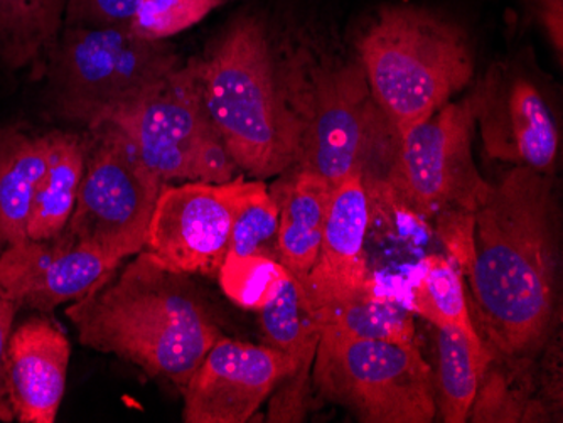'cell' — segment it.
Segmentation results:
<instances>
[{
  "mask_svg": "<svg viewBox=\"0 0 563 423\" xmlns=\"http://www.w3.org/2000/svg\"><path fill=\"white\" fill-rule=\"evenodd\" d=\"M530 405L525 388L489 363L471 405L470 419L473 422H530Z\"/></svg>",
  "mask_w": 563,
  "mask_h": 423,
  "instance_id": "cell-28",
  "label": "cell"
},
{
  "mask_svg": "<svg viewBox=\"0 0 563 423\" xmlns=\"http://www.w3.org/2000/svg\"><path fill=\"white\" fill-rule=\"evenodd\" d=\"M268 191L278 204V261L302 282L321 248L332 186L318 174L292 169Z\"/></svg>",
  "mask_w": 563,
  "mask_h": 423,
  "instance_id": "cell-18",
  "label": "cell"
},
{
  "mask_svg": "<svg viewBox=\"0 0 563 423\" xmlns=\"http://www.w3.org/2000/svg\"><path fill=\"white\" fill-rule=\"evenodd\" d=\"M258 318L265 344L296 363V371L272 393L268 422H302L311 403L312 365L321 336L302 283L290 276Z\"/></svg>",
  "mask_w": 563,
  "mask_h": 423,
  "instance_id": "cell-17",
  "label": "cell"
},
{
  "mask_svg": "<svg viewBox=\"0 0 563 423\" xmlns=\"http://www.w3.org/2000/svg\"><path fill=\"white\" fill-rule=\"evenodd\" d=\"M85 160L87 151L80 138L51 134L49 157L31 210L27 238H56L65 232L80 192Z\"/></svg>",
  "mask_w": 563,
  "mask_h": 423,
  "instance_id": "cell-20",
  "label": "cell"
},
{
  "mask_svg": "<svg viewBox=\"0 0 563 423\" xmlns=\"http://www.w3.org/2000/svg\"><path fill=\"white\" fill-rule=\"evenodd\" d=\"M261 182L235 178L223 185H164L148 223L144 251L164 267L186 276L218 274L228 254L233 223Z\"/></svg>",
  "mask_w": 563,
  "mask_h": 423,
  "instance_id": "cell-11",
  "label": "cell"
},
{
  "mask_svg": "<svg viewBox=\"0 0 563 423\" xmlns=\"http://www.w3.org/2000/svg\"><path fill=\"white\" fill-rule=\"evenodd\" d=\"M435 232L444 243L448 258L467 276L474 260V229L476 218L473 211L449 210L433 218Z\"/></svg>",
  "mask_w": 563,
  "mask_h": 423,
  "instance_id": "cell-29",
  "label": "cell"
},
{
  "mask_svg": "<svg viewBox=\"0 0 563 423\" xmlns=\"http://www.w3.org/2000/svg\"><path fill=\"white\" fill-rule=\"evenodd\" d=\"M357 49L373 102L395 137L441 110L473 78L463 31L422 9L383 11Z\"/></svg>",
  "mask_w": 563,
  "mask_h": 423,
  "instance_id": "cell-4",
  "label": "cell"
},
{
  "mask_svg": "<svg viewBox=\"0 0 563 423\" xmlns=\"http://www.w3.org/2000/svg\"><path fill=\"white\" fill-rule=\"evenodd\" d=\"M66 0H0V62L22 69L47 62L63 27Z\"/></svg>",
  "mask_w": 563,
  "mask_h": 423,
  "instance_id": "cell-23",
  "label": "cell"
},
{
  "mask_svg": "<svg viewBox=\"0 0 563 423\" xmlns=\"http://www.w3.org/2000/svg\"><path fill=\"white\" fill-rule=\"evenodd\" d=\"M314 314L319 331L419 347L410 311L379 292L375 282L343 301L316 309Z\"/></svg>",
  "mask_w": 563,
  "mask_h": 423,
  "instance_id": "cell-22",
  "label": "cell"
},
{
  "mask_svg": "<svg viewBox=\"0 0 563 423\" xmlns=\"http://www.w3.org/2000/svg\"><path fill=\"white\" fill-rule=\"evenodd\" d=\"M18 309L19 305L12 301L11 297L0 289V422L5 423L14 420V412H12L8 391H5V353H8Z\"/></svg>",
  "mask_w": 563,
  "mask_h": 423,
  "instance_id": "cell-31",
  "label": "cell"
},
{
  "mask_svg": "<svg viewBox=\"0 0 563 423\" xmlns=\"http://www.w3.org/2000/svg\"><path fill=\"white\" fill-rule=\"evenodd\" d=\"M294 371L296 363L268 344L220 337L181 391L183 420L249 422Z\"/></svg>",
  "mask_w": 563,
  "mask_h": 423,
  "instance_id": "cell-13",
  "label": "cell"
},
{
  "mask_svg": "<svg viewBox=\"0 0 563 423\" xmlns=\"http://www.w3.org/2000/svg\"><path fill=\"white\" fill-rule=\"evenodd\" d=\"M284 94L297 123L292 169L334 186L365 174L373 142V97L362 66L321 65L307 52L277 62Z\"/></svg>",
  "mask_w": 563,
  "mask_h": 423,
  "instance_id": "cell-7",
  "label": "cell"
},
{
  "mask_svg": "<svg viewBox=\"0 0 563 423\" xmlns=\"http://www.w3.org/2000/svg\"><path fill=\"white\" fill-rule=\"evenodd\" d=\"M369 207L365 174H351L332 188L318 258L300 282L314 311L372 286L365 254Z\"/></svg>",
  "mask_w": 563,
  "mask_h": 423,
  "instance_id": "cell-15",
  "label": "cell"
},
{
  "mask_svg": "<svg viewBox=\"0 0 563 423\" xmlns=\"http://www.w3.org/2000/svg\"><path fill=\"white\" fill-rule=\"evenodd\" d=\"M476 90L449 102L397 137L385 191L405 211L433 220L449 210L476 211L493 185L473 157Z\"/></svg>",
  "mask_w": 563,
  "mask_h": 423,
  "instance_id": "cell-9",
  "label": "cell"
},
{
  "mask_svg": "<svg viewBox=\"0 0 563 423\" xmlns=\"http://www.w3.org/2000/svg\"><path fill=\"white\" fill-rule=\"evenodd\" d=\"M224 0H141L129 30L148 41H166L191 30Z\"/></svg>",
  "mask_w": 563,
  "mask_h": 423,
  "instance_id": "cell-26",
  "label": "cell"
},
{
  "mask_svg": "<svg viewBox=\"0 0 563 423\" xmlns=\"http://www.w3.org/2000/svg\"><path fill=\"white\" fill-rule=\"evenodd\" d=\"M286 267L272 254L227 257L218 270L221 289L240 308L258 312L289 279Z\"/></svg>",
  "mask_w": 563,
  "mask_h": 423,
  "instance_id": "cell-25",
  "label": "cell"
},
{
  "mask_svg": "<svg viewBox=\"0 0 563 423\" xmlns=\"http://www.w3.org/2000/svg\"><path fill=\"white\" fill-rule=\"evenodd\" d=\"M312 383L365 423L435 419L432 369L419 347L319 331Z\"/></svg>",
  "mask_w": 563,
  "mask_h": 423,
  "instance_id": "cell-8",
  "label": "cell"
},
{
  "mask_svg": "<svg viewBox=\"0 0 563 423\" xmlns=\"http://www.w3.org/2000/svg\"><path fill=\"white\" fill-rule=\"evenodd\" d=\"M410 308L435 327L477 330L467 308L463 274L441 255H429L420 264L410 292Z\"/></svg>",
  "mask_w": 563,
  "mask_h": 423,
  "instance_id": "cell-24",
  "label": "cell"
},
{
  "mask_svg": "<svg viewBox=\"0 0 563 423\" xmlns=\"http://www.w3.org/2000/svg\"><path fill=\"white\" fill-rule=\"evenodd\" d=\"M277 230L278 204L268 191L267 185L262 181L246 199L233 223L227 257L268 254L265 248L268 243L277 240Z\"/></svg>",
  "mask_w": 563,
  "mask_h": 423,
  "instance_id": "cell-27",
  "label": "cell"
},
{
  "mask_svg": "<svg viewBox=\"0 0 563 423\" xmlns=\"http://www.w3.org/2000/svg\"><path fill=\"white\" fill-rule=\"evenodd\" d=\"M68 337L55 322L30 319L12 331L5 353V391L14 420L55 423L68 380Z\"/></svg>",
  "mask_w": 563,
  "mask_h": 423,
  "instance_id": "cell-16",
  "label": "cell"
},
{
  "mask_svg": "<svg viewBox=\"0 0 563 423\" xmlns=\"http://www.w3.org/2000/svg\"><path fill=\"white\" fill-rule=\"evenodd\" d=\"M51 134L15 135L0 157V255L27 238L34 198L49 157Z\"/></svg>",
  "mask_w": 563,
  "mask_h": 423,
  "instance_id": "cell-19",
  "label": "cell"
},
{
  "mask_svg": "<svg viewBox=\"0 0 563 423\" xmlns=\"http://www.w3.org/2000/svg\"><path fill=\"white\" fill-rule=\"evenodd\" d=\"M177 65L164 41L129 27L65 26L47 58L51 100L59 115L97 131Z\"/></svg>",
  "mask_w": 563,
  "mask_h": 423,
  "instance_id": "cell-5",
  "label": "cell"
},
{
  "mask_svg": "<svg viewBox=\"0 0 563 423\" xmlns=\"http://www.w3.org/2000/svg\"><path fill=\"white\" fill-rule=\"evenodd\" d=\"M75 211L65 232L81 245L123 261L144 251L164 182L113 129H97Z\"/></svg>",
  "mask_w": 563,
  "mask_h": 423,
  "instance_id": "cell-10",
  "label": "cell"
},
{
  "mask_svg": "<svg viewBox=\"0 0 563 423\" xmlns=\"http://www.w3.org/2000/svg\"><path fill=\"white\" fill-rule=\"evenodd\" d=\"M101 127L113 129L164 185L235 179L239 166L202 103L196 59L170 69Z\"/></svg>",
  "mask_w": 563,
  "mask_h": 423,
  "instance_id": "cell-6",
  "label": "cell"
},
{
  "mask_svg": "<svg viewBox=\"0 0 563 423\" xmlns=\"http://www.w3.org/2000/svg\"><path fill=\"white\" fill-rule=\"evenodd\" d=\"M471 289L496 353L527 359L545 343L559 289V208L550 174L515 166L474 211Z\"/></svg>",
  "mask_w": 563,
  "mask_h": 423,
  "instance_id": "cell-1",
  "label": "cell"
},
{
  "mask_svg": "<svg viewBox=\"0 0 563 423\" xmlns=\"http://www.w3.org/2000/svg\"><path fill=\"white\" fill-rule=\"evenodd\" d=\"M476 129L492 159L550 174L560 132L542 88L520 69L496 66L476 88Z\"/></svg>",
  "mask_w": 563,
  "mask_h": 423,
  "instance_id": "cell-12",
  "label": "cell"
},
{
  "mask_svg": "<svg viewBox=\"0 0 563 423\" xmlns=\"http://www.w3.org/2000/svg\"><path fill=\"white\" fill-rule=\"evenodd\" d=\"M438 403L445 423H464L492 353L477 330L438 327Z\"/></svg>",
  "mask_w": 563,
  "mask_h": 423,
  "instance_id": "cell-21",
  "label": "cell"
},
{
  "mask_svg": "<svg viewBox=\"0 0 563 423\" xmlns=\"http://www.w3.org/2000/svg\"><path fill=\"white\" fill-rule=\"evenodd\" d=\"M196 69L205 109L239 169L262 181L292 169L297 123L264 24L236 19Z\"/></svg>",
  "mask_w": 563,
  "mask_h": 423,
  "instance_id": "cell-3",
  "label": "cell"
},
{
  "mask_svg": "<svg viewBox=\"0 0 563 423\" xmlns=\"http://www.w3.org/2000/svg\"><path fill=\"white\" fill-rule=\"evenodd\" d=\"M189 276L139 252L66 315L84 346L185 390L221 331Z\"/></svg>",
  "mask_w": 563,
  "mask_h": 423,
  "instance_id": "cell-2",
  "label": "cell"
},
{
  "mask_svg": "<svg viewBox=\"0 0 563 423\" xmlns=\"http://www.w3.org/2000/svg\"><path fill=\"white\" fill-rule=\"evenodd\" d=\"M119 265L66 232L49 240L25 238L0 255V289L19 308L49 312L84 299Z\"/></svg>",
  "mask_w": 563,
  "mask_h": 423,
  "instance_id": "cell-14",
  "label": "cell"
},
{
  "mask_svg": "<svg viewBox=\"0 0 563 423\" xmlns=\"http://www.w3.org/2000/svg\"><path fill=\"white\" fill-rule=\"evenodd\" d=\"M141 0H66L65 26L129 27Z\"/></svg>",
  "mask_w": 563,
  "mask_h": 423,
  "instance_id": "cell-30",
  "label": "cell"
}]
</instances>
